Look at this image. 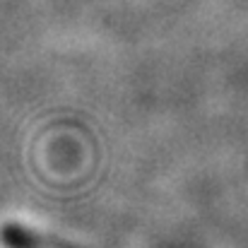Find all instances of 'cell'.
<instances>
[{
	"label": "cell",
	"instance_id": "6da1fadb",
	"mask_svg": "<svg viewBox=\"0 0 248 248\" xmlns=\"http://www.w3.org/2000/svg\"><path fill=\"white\" fill-rule=\"evenodd\" d=\"M5 241L10 248H61L53 241L36 236V232H27V229H19V227H10L5 232Z\"/></svg>",
	"mask_w": 248,
	"mask_h": 248
}]
</instances>
